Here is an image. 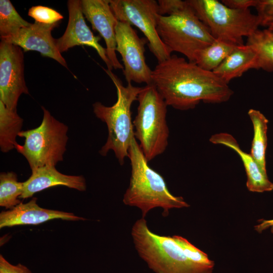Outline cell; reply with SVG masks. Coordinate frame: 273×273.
I'll return each instance as SVG.
<instances>
[{"mask_svg": "<svg viewBox=\"0 0 273 273\" xmlns=\"http://www.w3.org/2000/svg\"><path fill=\"white\" fill-rule=\"evenodd\" d=\"M0 273H32L26 266L18 263L13 265L0 255Z\"/></svg>", "mask_w": 273, "mask_h": 273, "instance_id": "f1b7e54d", "label": "cell"}, {"mask_svg": "<svg viewBox=\"0 0 273 273\" xmlns=\"http://www.w3.org/2000/svg\"><path fill=\"white\" fill-rule=\"evenodd\" d=\"M30 24L20 16L10 1H0L1 39L17 34Z\"/></svg>", "mask_w": 273, "mask_h": 273, "instance_id": "603a6c76", "label": "cell"}, {"mask_svg": "<svg viewBox=\"0 0 273 273\" xmlns=\"http://www.w3.org/2000/svg\"><path fill=\"white\" fill-rule=\"evenodd\" d=\"M131 235L139 256L155 273H212L214 266L189 258L172 237L151 232L145 218L138 219Z\"/></svg>", "mask_w": 273, "mask_h": 273, "instance_id": "3957f363", "label": "cell"}, {"mask_svg": "<svg viewBox=\"0 0 273 273\" xmlns=\"http://www.w3.org/2000/svg\"><path fill=\"white\" fill-rule=\"evenodd\" d=\"M269 228H270L271 232L273 233V219L269 220L261 219V222L254 226L255 231L260 233Z\"/></svg>", "mask_w": 273, "mask_h": 273, "instance_id": "4dcf8cb0", "label": "cell"}, {"mask_svg": "<svg viewBox=\"0 0 273 273\" xmlns=\"http://www.w3.org/2000/svg\"><path fill=\"white\" fill-rule=\"evenodd\" d=\"M152 80L167 105L179 110L193 109L201 101L225 102L234 94L213 71L176 55L158 63L152 70Z\"/></svg>", "mask_w": 273, "mask_h": 273, "instance_id": "6da1fadb", "label": "cell"}, {"mask_svg": "<svg viewBox=\"0 0 273 273\" xmlns=\"http://www.w3.org/2000/svg\"><path fill=\"white\" fill-rule=\"evenodd\" d=\"M255 8L260 26L266 28L273 26V0H258Z\"/></svg>", "mask_w": 273, "mask_h": 273, "instance_id": "4316f807", "label": "cell"}, {"mask_svg": "<svg viewBox=\"0 0 273 273\" xmlns=\"http://www.w3.org/2000/svg\"><path fill=\"white\" fill-rule=\"evenodd\" d=\"M31 171L29 178L23 182V193L20 198L31 197L37 192L54 186H63L79 191H84L86 189L83 176L63 174L55 166H44Z\"/></svg>", "mask_w": 273, "mask_h": 273, "instance_id": "2e32d148", "label": "cell"}, {"mask_svg": "<svg viewBox=\"0 0 273 273\" xmlns=\"http://www.w3.org/2000/svg\"><path fill=\"white\" fill-rule=\"evenodd\" d=\"M111 10L118 21L138 28L148 40L150 52L163 62L171 56L157 31L158 2L155 0H109Z\"/></svg>", "mask_w": 273, "mask_h": 273, "instance_id": "9c48e42d", "label": "cell"}, {"mask_svg": "<svg viewBox=\"0 0 273 273\" xmlns=\"http://www.w3.org/2000/svg\"><path fill=\"white\" fill-rule=\"evenodd\" d=\"M69 19L63 35L56 39L57 48L61 53L77 46H87L94 48L107 66L113 69L107 56L106 50L99 42L101 38L95 36L86 24L82 11L81 1L69 0L67 2Z\"/></svg>", "mask_w": 273, "mask_h": 273, "instance_id": "7c38bea8", "label": "cell"}, {"mask_svg": "<svg viewBox=\"0 0 273 273\" xmlns=\"http://www.w3.org/2000/svg\"><path fill=\"white\" fill-rule=\"evenodd\" d=\"M156 29L171 53H179L192 62H195L197 53L215 39L187 1L168 15L158 14Z\"/></svg>", "mask_w": 273, "mask_h": 273, "instance_id": "8992f818", "label": "cell"}, {"mask_svg": "<svg viewBox=\"0 0 273 273\" xmlns=\"http://www.w3.org/2000/svg\"><path fill=\"white\" fill-rule=\"evenodd\" d=\"M248 114L253 126L254 135L250 154L261 169L266 171L265 152L267 147V130L268 121L259 111L250 109Z\"/></svg>", "mask_w": 273, "mask_h": 273, "instance_id": "ffe728a7", "label": "cell"}, {"mask_svg": "<svg viewBox=\"0 0 273 273\" xmlns=\"http://www.w3.org/2000/svg\"><path fill=\"white\" fill-rule=\"evenodd\" d=\"M215 39L241 46L260 26L257 15L249 9H234L217 0H187Z\"/></svg>", "mask_w": 273, "mask_h": 273, "instance_id": "52a82bcc", "label": "cell"}, {"mask_svg": "<svg viewBox=\"0 0 273 273\" xmlns=\"http://www.w3.org/2000/svg\"><path fill=\"white\" fill-rule=\"evenodd\" d=\"M214 144L225 146L235 151L243 163L247 177L246 186L253 192L262 193L273 190V183L268 178L266 171L263 170L249 153L243 151L236 139L225 132L216 133L209 139Z\"/></svg>", "mask_w": 273, "mask_h": 273, "instance_id": "e0dca14e", "label": "cell"}, {"mask_svg": "<svg viewBox=\"0 0 273 273\" xmlns=\"http://www.w3.org/2000/svg\"><path fill=\"white\" fill-rule=\"evenodd\" d=\"M43 118L35 128L22 130L18 134L25 138L23 145L15 149L27 160L31 170L44 166H56L63 160L68 141V126L55 118L43 107Z\"/></svg>", "mask_w": 273, "mask_h": 273, "instance_id": "ba28073f", "label": "cell"}, {"mask_svg": "<svg viewBox=\"0 0 273 273\" xmlns=\"http://www.w3.org/2000/svg\"><path fill=\"white\" fill-rule=\"evenodd\" d=\"M158 13L160 15H168L176 10L183 7L186 1L181 0H159Z\"/></svg>", "mask_w": 273, "mask_h": 273, "instance_id": "83f0119b", "label": "cell"}, {"mask_svg": "<svg viewBox=\"0 0 273 273\" xmlns=\"http://www.w3.org/2000/svg\"><path fill=\"white\" fill-rule=\"evenodd\" d=\"M28 15L33 18L36 22L47 24L57 23L64 18L55 10L42 6L30 8Z\"/></svg>", "mask_w": 273, "mask_h": 273, "instance_id": "484cf974", "label": "cell"}, {"mask_svg": "<svg viewBox=\"0 0 273 273\" xmlns=\"http://www.w3.org/2000/svg\"><path fill=\"white\" fill-rule=\"evenodd\" d=\"M251 69H259L258 56L251 46H237L213 72L225 83L239 77Z\"/></svg>", "mask_w": 273, "mask_h": 273, "instance_id": "ac0fdd59", "label": "cell"}, {"mask_svg": "<svg viewBox=\"0 0 273 273\" xmlns=\"http://www.w3.org/2000/svg\"><path fill=\"white\" fill-rule=\"evenodd\" d=\"M23 122L17 110L8 109L0 101V148L2 152L15 149L18 144L16 137L22 131Z\"/></svg>", "mask_w": 273, "mask_h": 273, "instance_id": "d6986e66", "label": "cell"}, {"mask_svg": "<svg viewBox=\"0 0 273 273\" xmlns=\"http://www.w3.org/2000/svg\"><path fill=\"white\" fill-rule=\"evenodd\" d=\"M137 101V114L132 122L134 135L149 162L163 153L168 146L167 105L153 84L142 87Z\"/></svg>", "mask_w": 273, "mask_h": 273, "instance_id": "5b68a950", "label": "cell"}, {"mask_svg": "<svg viewBox=\"0 0 273 273\" xmlns=\"http://www.w3.org/2000/svg\"><path fill=\"white\" fill-rule=\"evenodd\" d=\"M23 182L18 181L14 172L0 174V206L12 209L21 202L19 199L23 193Z\"/></svg>", "mask_w": 273, "mask_h": 273, "instance_id": "cb8c5ba5", "label": "cell"}, {"mask_svg": "<svg viewBox=\"0 0 273 273\" xmlns=\"http://www.w3.org/2000/svg\"><path fill=\"white\" fill-rule=\"evenodd\" d=\"M258 0H222L221 2L229 8L234 9L246 10L251 7H255Z\"/></svg>", "mask_w": 273, "mask_h": 273, "instance_id": "f546056e", "label": "cell"}, {"mask_svg": "<svg viewBox=\"0 0 273 273\" xmlns=\"http://www.w3.org/2000/svg\"><path fill=\"white\" fill-rule=\"evenodd\" d=\"M58 25V23L47 24L35 21L21 29L17 34L1 40L18 46L24 52H38L67 68L66 62L57 48L56 39L52 35V30Z\"/></svg>", "mask_w": 273, "mask_h": 273, "instance_id": "5bb4252c", "label": "cell"}, {"mask_svg": "<svg viewBox=\"0 0 273 273\" xmlns=\"http://www.w3.org/2000/svg\"><path fill=\"white\" fill-rule=\"evenodd\" d=\"M116 51L122 58L123 72L128 83L152 84V72L146 62L145 38H140L129 24L118 21L115 28Z\"/></svg>", "mask_w": 273, "mask_h": 273, "instance_id": "30bf717a", "label": "cell"}, {"mask_svg": "<svg viewBox=\"0 0 273 273\" xmlns=\"http://www.w3.org/2000/svg\"><path fill=\"white\" fill-rule=\"evenodd\" d=\"M83 15L98 31L106 45L107 56L113 68L123 69L116 54L115 28L118 20L110 7L109 0H82Z\"/></svg>", "mask_w": 273, "mask_h": 273, "instance_id": "4fadbf2b", "label": "cell"}, {"mask_svg": "<svg viewBox=\"0 0 273 273\" xmlns=\"http://www.w3.org/2000/svg\"><path fill=\"white\" fill-rule=\"evenodd\" d=\"M238 46L219 39L214 41L200 50L195 63L202 69L213 71Z\"/></svg>", "mask_w": 273, "mask_h": 273, "instance_id": "7402d4cb", "label": "cell"}, {"mask_svg": "<svg viewBox=\"0 0 273 273\" xmlns=\"http://www.w3.org/2000/svg\"><path fill=\"white\" fill-rule=\"evenodd\" d=\"M246 44L253 47L258 56V67L273 71V26L257 29L247 37Z\"/></svg>", "mask_w": 273, "mask_h": 273, "instance_id": "44dd1931", "label": "cell"}, {"mask_svg": "<svg viewBox=\"0 0 273 273\" xmlns=\"http://www.w3.org/2000/svg\"><path fill=\"white\" fill-rule=\"evenodd\" d=\"M128 158L131 175L123 198L125 205L140 209L142 218L155 208H161L162 215L166 217L171 209L190 206L182 197L175 196L169 192L162 176L149 165L135 138L129 148Z\"/></svg>", "mask_w": 273, "mask_h": 273, "instance_id": "7a4b0ae2", "label": "cell"}, {"mask_svg": "<svg viewBox=\"0 0 273 273\" xmlns=\"http://www.w3.org/2000/svg\"><path fill=\"white\" fill-rule=\"evenodd\" d=\"M172 237L191 259L201 264L214 266V262L210 260L206 253L194 246L186 239L176 235Z\"/></svg>", "mask_w": 273, "mask_h": 273, "instance_id": "d4e9b609", "label": "cell"}, {"mask_svg": "<svg viewBox=\"0 0 273 273\" xmlns=\"http://www.w3.org/2000/svg\"><path fill=\"white\" fill-rule=\"evenodd\" d=\"M24 69V55L21 48L1 40L0 101L9 109L17 110L20 96L29 94Z\"/></svg>", "mask_w": 273, "mask_h": 273, "instance_id": "8fae6325", "label": "cell"}, {"mask_svg": "<svg viewBox=\"0 0 273 273\" xmlns=\"http://www.w3.org/2000/svg\"><path fill=\"white\" fill-rule=\"evenodd\" d=\"M114 84L117 99L112 106H106L101 102L93 104L96 116L107 126L108 137L99 153L103 156L113 151L119 163L124 164L128 157V150L134 137V128L131 117V106L137 100L142 87L127 83L124 86L121 80L112 71L105 69Z\"/></svg>", "mask_w": 273, "mask_h": 273, "instance_id": "277c9868", "label": "cell"}, {"mask_svg": "<svg viewBox=\"0 0 273 273\" xmlns=\"http://www.w3.org/2000/svg\"><path fill=\"white\" fill-rule=\"evenodd\" d=\"M33 197L28 202H21L9 210L0 213V228L20 225H36L54 219L78 221L86 220L73 213L40 207Z\"/></svg>", "mask_w": 273, "mask_h": 273, "instance_id": "9a60e30c", "label": "cell"}]
</instances>
